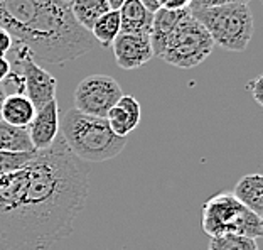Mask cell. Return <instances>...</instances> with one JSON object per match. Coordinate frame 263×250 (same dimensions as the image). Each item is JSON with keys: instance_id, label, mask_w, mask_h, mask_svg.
<instances>
[{"instance_id": "cell-28", "label": "cell", "mask_w": 263, "mask_h": 250, "mask_svg": "<svg viewBox=\"0 0 263 250\" xmlns=\"http://www.w3.org/2000/svg\"><path fill=\"white\" fill-rule=\"evenodd\" d=\"M108 2H110V5H111V9H120L122 7V5H123V2H125V0H108Z\"/></svg>"}, {"instance_id": "cell-29", "label": "cell", "mask_w": 263, "mask_h": 250, "mask_svg": "<svg viewBox=\"0 0 263 250\" xmlns=\"http://www.w3.org/2000/svg\"><path fill=\"white\" fill-rule=\"evenodd\" d=\"M61 2H66V4H73L74 0H61Z\"/></svg>"}, {"instance_id": "cell-14", "label": "cell", "mask_w": 263, "mask_h": 250, "mask_svg": "<svg viewBox=\"0 0 263 250\" xmlns=\"http://www.w3.org/2000/svg\"><path fill=\"white\" fill-rule=\"evenodd\" d=\"M187 9L181 10H169V9H159L154 14V24H152V32H151V41L154 47V56H160L164 46L169 39V35L174 31L177 22L181 21V17L186 14Z\"/></svg>"}, {"instance_id": "cell-15", "label": "cell", "mask_w": 263, "mask_h": 250, "mask_svg": "<svg viewBox=\"0 0 263 250\" xmlns=\"http://www.w3.org/2000/svg\"><path fill=\"white\" fill-rule=\"evenodd\" d=\"M233 194L253 213L263 218V174H247L236 183Z\"/></svg>"}, {"instance_id": "cell-26", "label": "cell", "mask_w": 263, "mask_h": 250, "mask_svg": "<svg viewBox=\"0 0 263 250\" xmlns=\"http://www.w3.org/2000/svg\"><path fill=\"white\" fill-rule=\"evenodd\" d=\"M142 4L145 5V7L151 10V12H157L160 9V4H159V0H142Z\"/></svg>"}, {"instance_id": "cell-3", "label": "cell", "mask_w": 263, "mask_h": 250, "mask_svg": "<svg viewBox=\"0 0 263 250\" xmlns=\"http://www.w3.org/2000/svg\"><path fill=\"white\" fill-rule=\"evenodd\" d=\"M61 135L66 146L83 163H105L120 154L127 137L117 135L105 117H95L71 109L61 122Z\"/></svg>"}, {"instance_id": "cell-5", "label": "cell", "mask_w": 263, "mask_h": 250, "mask_svg": "<svg viewBox=\"0 0 263 250\" xmlns=\"http://www.w3.org/2000/svg\"><path fill=\"white\" fill-rule=\"evenodd\" d=\"M191 12L208 29L214 44L226 51L241 52L253 38V14L247 2L196 7Z\"/></svg>"}, {"instance_id": "cell-21", "label": "cell", "mask_w": 263, "mask_h": 250, "mask_svg": "<svg viewBox=\"0 0 263 250\" xmlns=\"http://www.w3.org/2000/svg\"><path fill=\"white\" fill-rule=\"evenodd\" d=\"M248 90L255 98V102L263 106V75L248 83Z\"/></svg>"}, {"instance_id": "cell-6", "label": "cell", "mask_w": 263, "mask_h": 250, "mask_svg": "<svg viewBox=\"0 0 263 250\" xmlns=\"http://www.w3.org/2000/svg\"><path fill=\"white\" fill-rule=\"evenodd\" d=\"M213 47L211 34L187 9L169 35L159 58L171 66L189 69L204 63L213 52Z\"/></svg>"}, {"instance_id": "cell-20", "label": "cell", "mask_w": 263, "mask_h": 250, "mask_svg": "<svg viewBox=\"0 0 263 250\" xmlns=\"http://www.w3.org/2000/svg\"><path fill=\"white\" fill-rule=\"evenodd\" d=\"M37 152V151H35ZM35 152H7L0 151V177L19 171L31 160Z\"/></svg>"}, {"instance_id": "cell-30", "label": "cell", "mask_w": 263, "mask_h": 250, "mask_svg": "<svg viewBox=\"0 0 263 250\" xmlns=\"http://www.w3.org/2000/svg\"><path fill=\"white\" fill-rule=\"evenodd\" d=\"M261 2H263V0H261Z\"/></svg>"}, {"instance_id": "cell-23", "label": "cell", "mask_w": 263, "mask_h": 250, "mask_svg": "<svg viewBox=\"0 0 263 250\" xmlns=\"http://www.w3.org/2000/svg\"><path fill=\"white\" fill-rule=\"evenodd\" d=\"M14 46V38L4 29H0V56H7V52L12 51Z\"/></svg>"}, {"instance_id": "cell-10", "label": "cell", "mask_w": 263, "mask_h": 250, "mask_svg": "<svg viewBox=\"0 0 263 250\" xmlns=\"http://www.w3.org/2000/svg\"><path fill=\"white\" fill-rule=\"evenodd\" d=\"M27 129L35 151H46V149L54 146L59 134H61L59 105L56 100H52V102L37 109L34 120Z\"/></svg>"}, {"instance_id": "cell-4", "label": "cell", "mask_w": 263, "mask_h": 250, "mask_svg": "<svg viewBox=\"0 0 263 250\" xmlns=\"http://www.w3.org/2000/svg\"><path fill=\"white\" fill-rule=\"evenodd\" d=\"M201 227L209 239L228 234L263 239V218L243 205L233 191H219L202 205Z\"/></svg>"}, {"instance_id": "cell-2", "label": "cell", "mask_w": 263, "mask_h": 250, "mask_svg": "<svg viewBox=\"0 0 263 250\" xmlns=\"http://www.w3.org/2000/svg\"><path fill=\"white\" fill-rule=\"evenodd\" d=\"M0 29L49 64L86 55L95 39L61 0H0Z\"/></svg>"}, {"instance_id": "cell-16", "label": "cell", "mask_w": 263, "mask_h": 250, "mask_svg": "<svg viewBox=\"0 0 263 250\" xmlns=\"http://www.w3.org/2000/svg\"><path fill=\"white\" fill-rule=\"evenodd\" d=\"M0 151L35 152L27 127H15L0 120Z\"/></svg>"}, {"instance_id": "cell-13", "label": "cell", "mask_w": 263, "mask_h": 250, "mask_svg": "<svg viewBox=\"0 0 263 250\" xmlns=\"http://www.w3.org/2000/svg\"><path fill=\"white\" fill-rule=\"evenodd\" d=\"M35 105L26 93L7 95L2 106V120L15 127H29L35 117Z\"/></svg>"}, {"instance_id": "cell-25", "label": "cell", "mask_w": 263, "mask_h": 250, "mask_svg": "<svg viewBox=\"0 0 263 250\" xmlns=\"http://www.w3.org/2000/svg\"><path fill=\"white\" fill-rule=\"evenodd\" d=\"M10 71H12V64L7 59V56H0V83H4L9 78Z\"/></svg>"}, {"instance_id": "cell-7", "label": "cell", "mask_w": 263, "mask_h": 250, "mask_svg": "<svg viewBox=\"0 0 263 250\" xmlns=\"http://www.w3.org/2000/svg\"><path fill=\"white\" fill-rule=\"evenodd\" d=\"M123 97L122 86L108 75H89L78 83L74 90V109L83 114L105 117Z\"/></svg>"}, {"instance_id": "cell-24", "label": "cell", "mask_w": 263, "mask_h": 250, "mask_svg": "<svg viewBox=\"0 0 263 250\" xmlns=\"http://www.w3.org/2000/svg\"><path fill=\"white\" fill-rule=\"evenodd\" d=\"M191 2H193V0H159L160 9H169V10L189 9Z\"/></svg>"}, {"instance_id": "cell-12", "label": "cell", "mask_w": 263, "mask_h": 250, "mask_svg": "<svg viewBox=\"0 0 263 250\" xmlns=\"http://www.w3.org/2000/svg\"><path fill=\"white\" fill-rule=\"evenodd\" d=\"M122 32L151 34L154 24V12L148 10L142 0H125L120 9Z\"/></svg>"}, {"instance_id": "cell-11", "label": "cell", "mask_w": 263, "mask_h": 250, "mask_svg": "<svg viewBox=\"0 0 263 250\" xmlns=\"http://www.w3.org/2000/svg\"><path fill=\"white\" fill-rule=\"evenodd\" d=\"M142 117L140 102L134 95H123L115 103V106L108 112V120L111 130L120 137H128L134 130L139 127Z\"/></svg>"}, {"instance_id": "cell-27", "label": "cell", "mask_w": 263, "mask_h": 250, "mask_svg": "<svg viewBox=\"0 0 263 250\" xmlns=\"http://www.w3.org/2000/svg\"><path fill=\"white\" fill-rule=\"evenodd\" d=\"M5 98H7V93H5L4 85H2V83H0V120H2V106H4Z\"/></svg>"}, {"instance_id": "cell-22", "label": "cell", "mask_w": 263, "mask_h": 250, "mask_svg": "<svg viewBox=\"0 0 263 250\" xmlns=\"http://www.w3.org/2000/svg\"><path fill=\"white\" fill-rule=\"evenodd\" d=\"M248 2V0H193L189 5V9L196 7H213V5H224V4H240Z\"/></svg>"}, {"instance_id": "cell-9", "label": "cell", "mask_w": 263, "mask_h": 250, "mask_svg": "<svg viewBox=\"0 0 263 250\" xmlns=\"http://www.w3.org/2000/svg\"><path fill=\"white\" fill-rule=\"evenodd\" d=\"M115 61L123 69H137L154 58L151 34L120 32L113 43Z\"/></svg>"}, {"instance_id": "cell-18", "label": "cell", "mask_w": 263, "mask_h": 250, "mask_svg": "<svg viewBox=\"0 0 263 250\" xmlns=\"http://www.w3.org/2000/svg\"><path fill=\"white\" fill-rule=\"evenodd\" d=\"M91 35L103 47L113 46L115 39L118 38V34L122 32V21H120V12L117 9H111L110 12H106L103 17H100L97 24L93 26Z\"/></svg>"}, {"instance_id": "cell-1", "label": "cell", "mask_w": 263, "mask_h": 250, "mask_svg": "<svg viewBox=\"0 0 263 250\" xmlns=\"http://www.w3.org/2000/svg\"><path fill=\"white\" fill-rule=\"evenodd\" d=\"M89 196V168L59 134L19 171L0 177V250H49L73 235Z\"/></svg>"}, {"instance_id": "cell-8", "label": "cell", "mask_w": 263, "mask_h": 250, "mask_svg": "<svg viewBox=\"0 0 263 250\" xmlns=\"http://www.w3.org/2000/svg\"><path fill=\"white\" fill-rule=\"evenodd\" d=\"M12 52L15 58L17 73L21 75L24 93L31 98V102L35 105V109H41L46 103L56 100V88L58 81L51 73L39 66L35 63V58L32 51L27 46L21 43H14L12 46Z\"/></svg>"}, {"instance_id": "cell-17", "label": "cell", "mask_w": 263, "mask_h": 250, "mask_svg": "<svg viewBox=\"0 0 263 250\" xmlns=\"http://www.w3.org/2000/svg\"><path fill=\"white\" fill-rule=\"evenodd\" d=\"M74 19L81 24L86 31H91L100 17L111 10L108 0H74L71 4Z\"/></svg>"}, {"instance_id": "cell-19", "label": "cell", "mask_w": 263, "mask_h": 250, "mask_svg": "<svg viewBox=\"0 0 263 250\" xmlns=\"http://www.w3.org/2000/svg\"><path fill=\"white\" fill-rule=\"evenodd\" d=\"M208 250H260L255 239L243 235H219L209 240Z\"/></svg>"}]
</instances>
